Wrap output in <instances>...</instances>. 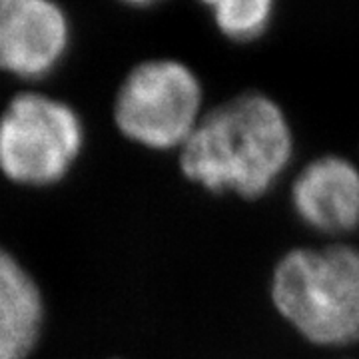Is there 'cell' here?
Instances as JSON below:
<instances>
[{
    "label": "cell",
    "instance_id": "1",
    "mask_svg": "<svg viewBox=\"0 0 359 359\" xmlns=\"http://www.w3.org/2000/svg\"><path fill=\"white\" fill-rule=\"evenodd\" d=\"M294 150V130L280 104L245 92L205 112L180 148V170L205 192L257 200L282 180Z\"/></svg>",
    "mask_w": 359,
    "mask_h": 359
},
{
    "label": "cell",
    "instance_id": "2",
    "mask_svg": "<svg viewBox=\"0 0 359 359\" xmlns=\"http://www.w3.org/2000/svg\"><path fill=\"white\" fill-rule=\"evenodd\" d=\"M271 304L292 330L320 347L359 344V248L304 245L271 271Z\"/></svg>",
    "mask_w": 359,
    "mask_h": 359
},
{
    "label": "cell",
    "instance_id": "3",
    "mask_svg": "<svg viewBox=\"0 0 359 359\" xmlns=\"http://www.w3.org/2000/svg\"><path fill=\"white\" fill-rule=\"evenodd\" d=\"M84 140L72 106L39 92L18 94L0 116V172L20 186H54L74 168Z\"/></svg>",
    "mask_w": 359,
    "mask_h": 359
},
{
    "label": "cell",
    "instance_id": "4",
    "mask_svg": "<svg viewBox=\"0 0 359 359\" xmlns=\"http://www.w3.org/2000/svg\"><path fill=\"white\" fill-rule=\"evenodd\" d=\"M204 114V90L198 76L170 58L132 68L114 100V122L122 136L158 152L180 150Z\"/></svg>",
    "mask_w": 359,
    "mask_h": 359
},
{
    "label": "cell",
    "instance_id": "5",
    "mask_svg": "<svg viewBox=\"0 0 359 359\" xmlns=\"http://www.w3.org/2000/svg\"><path fill=\"white\" fill-rule=\"evenodd\" d=\"M70 44V26L52 0H0V70L22 80L54 72Z\"/></svg>",
    "mask_w": 359,
    "mask_h": 359
},
{
    "label": "cell",
    "instance_id": "6",
    "mask_svg": "<svg viewBox=\"0 0 359 359\" xmlns=\"http://www.w3.org/2000/svg\"><path fill=\"white\" fill-rule=\"evenodd\" d=\"M290 198L309 230L334 238L359 230V166L346 156L313 158L295 174Z\"/></svg>",
    "mask_w": 359,
    "mask_h": 359
},
{
    "label": "cell",
    "instance_id": "7",
    "mask_svg": "<svg viewBox=\"0 0 359 359\" xmlns=\"http://www.w3.org/2000/svg\"><path fill=\"white\" fill-rule=\"evenodd\" d=\"M44 323L39 283L16 257L0 248V346L30 355Z\"/></svg>",
    "mask_w": 359,
    "mask_h": 359
},
{
    "label": "cell",
    "instance_id": "8",
    "mask_svg": "<svg viewBox=\"0 0 359 359\" xmlns=\"http://www.w3.org/2000/svg\"><path fill=\"white\" fill-rule=\"evenodd\" d=\"M218 28L236 42L256 40L269 25L273 0H202Z\"/></svg>",
    "mask_w": 359,
    "mask_h": 359
},
{
    "label": "cell",
    "instance_id": "9",
    "mask_svg": "<svg viewBox=\"0 0 359 359\" xmlns=\"http://www.w3.org/2000/svg\"><path fill=\"white\" fill-rule=\"evenodd\" d=\"M0 359H26V355L18 353V351H14V349H11V347L0 346Z\"/></svg>",
    "mask_w": 359,
    "mask_h": 359
},
{
    "label": "cell",
    "instance_id": "10",
    "mask_svg": "<svg viewBox=\"0 0 359 359\" xmlns=\"http://www.w3.org/2000/svg\"><path fill=\"white\" fill-rule=\"evenodd\" d=\"M122 2H126V4H134V6H150V4H154L158 0H122Z\"/></svg>",
    "mask_w": 359,
    "mask_h": 359
}]
</instances>
